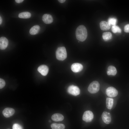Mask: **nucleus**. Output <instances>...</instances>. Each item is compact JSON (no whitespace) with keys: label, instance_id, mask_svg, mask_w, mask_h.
Masks as SVG:
<instances>
[{"label":"nucleus","instance_id":"obj_1","mask_svg":"<svg viewBox=\"0 0 129 129\" xmlns=\"http://www.w3.org/2000/svg\"><path fill=\"white\" fill-rule=\"evenodd\" d=\"M75 34L78 40L81 42L84 41L87 36V31L86 27L83 25L79 26L76 29Z\"/></svg>","mask_w":129,"mask_h":129},{"label":"nucleus","instance_id":"obj_2","mask_svg":"<svg viewBox=\"0 0 129 129\" xmlns=\"http://www.w3.org/2000/svg\"><path fill=\"white\" fill-rule=\"evenodd\" d=\"M57 59L59 60H63L67 57V53L65 48L64 47H58L56 53Z\"/></svg>","mask_w":129,"mask_h":129},{"label":"nucleus","instance_id":"obj_3","mask_svg":"<svg viewBox=\"0 0 129 129\" xmlns=\"http://www.w3.org/2000/svg\"><path fill=\"white\" fill-rule=\"evenodd\" d=\"M100 84L98 81H94L89 85L88 90L91 93H95L98 92L99 90Z\"/></svg>","mask_w":129,"mask_h":129},{"label":"nucleus","instance_id":"obj_4","mask_svg":"<svg viewBox=\"0 0 129 129\" xmlns=\"http://www.w3.org/2000/svg\"><path fill=\"white\" fill-rule=\"evenodd\" d=\"M67 91L70 94L74 96L79 95L80 93V90L79 88L74 85H71L69 86L67 89Z\"/></svg>","mask_w":129,"mask_h":129},{"label":"nucleus","instance_id":"obj_5","mask_svg":"<svg viewBox=\"0 0 129 129\" xmlns=\"http://www.w3.org/2000/svg\"><path fill=\"white\" fill-rule=\"evenodd\" d=\"M94 115L92 112L89 110L85 111L83 115V120L86 122H91L93 119Z\"/></svg>","mask_w":129,"mask_h":129},{"label":"nucleus","instance_id":"obj_6","mask_svg":"<svg viewBox=\"0 0 129 129\" xmlns=\"http://www.w3.org/2000/svg\"><path fill=\"white\" fill-rule=\"evenodd\" d=\"M107 95L110 97H114L117 96L118 94L117 90L113 87H108L106 90Z\"/></svg>","mask_w":129,"mask_h":129},{"label":"nucleus","instance_id":"obj_7","mask_svg":"<svg viewBox=\"0 0 129 129\" xmlns=\"http://www.w3.org/2000/svg\"><path fill=\"white\" fill-rule=\"evenodd\" d=\"M15 112V110L14 109L7 108L4 109L3 110L2 113L5 117L8 118L13 115Z\"/></svg>","mask_w":129,"mask_h":129},{"label":"nucleus","instance_id":"obj_8","mask_svg":"<svg viewBox=\"0 0 129 129\" xmlns=\"http://www.w3.org/2000/svg\"><path fill=\"white\" fill-rule=\"evenodd\" d=\"M102 117L103 121L107 124H109L111 121V116L110 113L106 112H103L102 114Z\"/></svg>","mask_w":129,"mask_h":129},{"label":"nucleus","instance_id":"obj_9","mask_svg":"<svg viewBox=\"0 0 129 129\" xmlns=\"http://www.w3.org/2000/svg\"><path fill=\"white\" fill-rule=\"evenodd\" d=\"M83 69V65L78 63H75L71 65V69L74 72H78L81 71Z\"/></svg>","mask_w":129,"mask_h":129},{"label":"nucleus","instance_id":"obj_10","mask_svg":"<svg viewBox=\"0 0 129 129\" xmlns=\"http://www.w3.org/2000/svg\"><path fill=\"white\" fill-rule=\"evenodd\" d=\"M38 71L43 75H46L49 70L48 67L45 65H42L39 66L38 69Z\"/></svg>","mask_w":129,"mask_h":129},{"label":"nucleus","instance_id":"obj_11","mask_svg":"<svg viewBox=\"0 0 129 129\" xmlns=\"http://www.w3.org/2000/svg\"><path fill=\"white\" fill-rule=\"evenodd\" d=\"M8 44V39L5 37H1L0 38V48L1 50L5 49Z\"/></svg>","mask_w":129,"mask_h":129},{"label":"nucleus","instance_id":"obj_12","mask_svg":"<svg viewBox=\"0 0 129 129\" xmlns=\"http://www.w3.org/2000/svg\"><path fill=\"white\" fill-rule=\"evenodd\" d=\"M42 20L43 22L46 24H50L53 21L52 16L48 14H44L42 16Z\"/></svg>","mask_w":129,"mask_h":129},{"label":"nucleus","instance_id":"obj_13","mask_svg":"<svg viewBox=\"0 0 129 129\" xmlns=\"http://www.w3.org/2000/svg\"><path fill=\"white\" fill-rule=\"evenodd\" d=\"M111 25L108 22L104 21H102L100 23L101 29L104 31L109 30L111 27Z\"/></svg>","mask_w":129,"mask_h":129},{"label":"nucleus","instance_id":"obj_14","mask_svg":"<svg viewBox=\"0 0 129 129\" xmlns=\"http://www.w3.org/2000/svg\"><path fill=\"white\" fill-rule=\"evenodd\" d=\"M64 118L63 116L59 113H56L53 114L51 117L52 119L55 121H61Z\"/></svg>","mask_w":129,"mask_h":129},{"label":"nucleus","instance_id":"obj_15","mask_svg":"<svg viewBox=\"0 0 129 129\" xmlns=\"http://www.w3.org/2000/svg\"><path fill=\"white\" fill-rule=\"evenodd\" d=\"M107 73L108 75H115L117 73V70L116 68L113 66H109L108 68Z\"/></svg>","mask_w":129,"mask_h":129},{"label":"nucleus","instance_id":"obj_16","mask_svg":"<svg viewBox=\"0 0 129 129\" xmlns=\"http://www.w3.org/2000/svg\"><path fill=\"white\" fill-rule=\"evenodd\" d=\"M40 28V27L39 25H35L30 29L29 31L30 33L32 35L36 34L38 32Z\"/></svg>","mask_w":129,"mask_h":129},{"label":"nucleus","instance_id":"obj_17","mask_svg":"<svg viewBox=\"0 0 129 129\" xmlns=\"http://www.w3.org/2000/svg\"><path fill=\"white\" fill-rule=\"evenodd\" d=\"M51 127L52 129H64L65 128V126L64 124L56 123L52 124Z\"/></svg>","mask_w":129,"mask_h":129},{"label":"nucleus","instance_id":"obj_18","mask_svg":"<svg viewBox=\"0 0 129 129\" xmlns=\"http://www.w3.org/2000/svg\"><path fill=\"white\" fill-rule=\"evenodd\" d=\"M31 16V13L28 12H24L20 13L18 15L19 18H22L27 19L30 18Z\"/></svg>","mask_w":129,"mask_h":129},{"label":"nucleus","instance_id":"obj_19","mask_svg":"<svg viewBox=\"0 0 129 129\" xmlns=\"http://www.w3.org/2000/svg\"><path fill=\"white\" fill-rule=\"evenodd\" d=\"M112 37L111 33L110 32H106L102 34V37L103 39L105 41H108L111 39Z\"/></svg>","mask_w":129,"mask_h":129},{"label":"nucleus","instance_id":"obj_20","mask_svg":"<svg viewBox=\"0 0 129 129\" xmlns=\"http://www.w3.org/2000/svg\"><path fill=\"white\" fill-rule=\"evenodd\" d=\"M113 99L112 98H107L106 99V106L107 108L111 109L112 108L113 103Z\"/></svg>","mask_w":129,"mask_h":129},{"label":"nucleus","instance_id":"obj_21","mask_svg":"<svg viewBox=\"0 0 129 129\" xmlns=\"http://www.w3.org/2000/svg\"><path fill=\"white\" fill-rule=\"evenodd\" d=\"M112 31L114 33L117 32L121 33V30L120 27L116 25L113 26L112 28Z\"/></svg>","mask_w":129,"mask_h":129},{"label":"nucleus","instance_id":"obj_22","mask_svg":"<svg viewBox=\"0 0 129 129\" xmlns=\"http://www.w3.org/2000/svg\"><path fill=\"white\" fill-rule=\"evenodd\" d=\"M117 22V19L114 18H110L108 20V22L111 25H115Z\"/></svg>","mask_w":129,"mask_h":129},{"label":"nucleus","instance_id":"obj_23","mask_svg":"<svg viewBox=\"0 0 129 129\" xmlns=\"http://www.w3.org/2000/svg\"><path fill=\"white\" fill-rule=\"evenodd\" d=\"M12 129H22V128L20 125L16 123L13 125Z\"/></svg>","mask_w":129,"mask_h":129},{"label":"nucleus","instance_id":"obj_24","mask_svg":"<svg viewBox=\"0 0 129 129\" xmlns=\"http://www.w3.org/2000/svg\"><path fill=\"white\" fill-rule=\"evenodd\" d=\"M5 85V82L4 80L1 79H0V89L3 88Z\"/></svg>","mask_w":129,"mask_h":129},{"label":"nucleus","instance_id":"obj_25","mask_svg":"<svg viewBox=\"0 0 129 129\" xmlns=\"http://www.w3.org/2000/svg\"><path fill=\"white\" fill-rule=\"evenodd\" d=\"M124 31L125 32H129V24L125 26L124 27Z\"/></svg>","mask_w":129,"mask_h":129},{"label":"nucleus","instance_id":"obj_26","mask_svg":"<svg viewBox=\"0 0 129 129\" xmlns=\"http://www.w3.org/2000/svg\"><path fill=\"white\" fill-rule=\"evenodd\" d=\"M15 1L17 3H20L22 2L23 0H15Z\"/></svg>","mask_w":129,"mask_h":129},{"label":"nucleus","instance_id":"obj_27","mask_svg":"<svg viewBox=\"0 0 129 129\" xmlns=\"http://www.w3.org/2000/svg\"><path fill=\"white\" fill-rule=\"evenodd\" d=\"M58 1L60 3H62L64 2L66 0H59Z\"/></svg>","mask_w":129,"mask_h":129},{"label":"nucleus","instance_id":"obj_28","mask_svg":"<svg viewBox=\"0 0 129 129\" xmlns=\"http://www.w3.org/2000/svg\"><path fill=\"white\" fill-rule=\"evenodd\" d=\"M2 22V19L1 17L0 16V24L1 25Z\"/></svg>","mask_w":129,"mask_h":129},{"label":"nucleus","instance_id":"obj_29","mask_svg":"<svg viewBox=\"0 0 129 129\" xmlns=\"http://www.w3.org/2000/svg\"><path fill=\"white\" fill-rule=\"evenodd\" d=\"M51 122V121L50 120H49V122Z\"/></svg>","mask_w":129,"mask_h":129},{"label":"nucleus","instance_id":"obj_30","mask_svg":"<svg viewBox=\"0 0 129 129\" xmlns=\"http://www.w3.org/2000/svg\"><path fill=\"white\" fill-rule=\"evenodd\" d=\"M10 129L8 128V129Z\"/></svg>","mask_w":129,"mask_h":129}]
</instances>
